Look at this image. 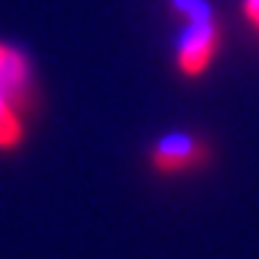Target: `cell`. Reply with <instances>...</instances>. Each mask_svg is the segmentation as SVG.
<instances>
[{"mask_svg": "<svg viewBox=\"0 0 259 259\" xmlns=\"http://www.w3.org/2000/svg\"><path fill=\"white\" fill-rule=\"evenodd\" d=\"M25 141V113L0 94V152H14Z\"/></svg>", "mask_w": 259, "mask_h": 259, "instance_id": "cell-4", "label": "cell"}, {"mask_svg": "<svg viewBox=\"0 0 259 259\" xmlns=\"http://www.w3.org/2000/svg\"><path fill=\"white\" fill-rule=\"evenodd\" d=\"M0 94H6L22 113H33L36 108V85L30 61L20 47L0 41Z\"/></svg>", "mask_w": 259, "mask_h": 259, "instance_id": "cell-3", "label": "cell"}, {"mask_svg": "<svg viewBox=\"0 0 259 259\" xmlns=\"http://www.w3.org/2000/svg\"><path fill=\"white\" fill-rule=\"evenodd\" d=\"M243 11H245L251 25L259 30V0H243Z\"/></svg>", "mask_w": 259, "mask_h": 259, "instance_id": "cell-5", "label": "cell"}, {"mask_svg": "<svg viewBox=\"0 0 259 259\" xmlns=\"http://www.w3.org/2000/svg\"><path fill=\"white\" fill-rule=\"evenodd\" d=\"M209 163V146L204 138L193 133H165L163 138L155 141L149 152V165L157 171L160 177H180L199 171L201 165Z\"/></svg>", "mask_w": 259, "mask_h": 259, "instance_id": "cell-2", "label": "cell"}, {"mask_svg": "<svg viewBox=\"0 0 259 259\" xmlns=\"http://www.w3.org/2000/svg\"><path fill=\"white\" fill-rule=\"evenodd\" d=\"M174 9L188 20V30L182 33L180 50H177V69L185 77H201L215 61L221 45L212 11L207 0H174Z\"/></svg>", "mask_w": 259, "mask_h": 259, "instance_id": "cell-1", "label": "cell"}]
</instances>
